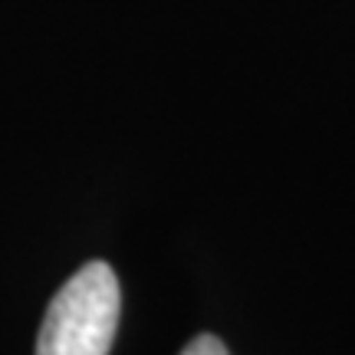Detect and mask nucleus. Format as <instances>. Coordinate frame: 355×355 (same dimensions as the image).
Masks as SVG:
<instances>
[{"label": "nucleus", "instance_id": "f257e3e1", "mask_svg": "<svg viewBox=\"0 0 355 355\" xmlns=\"http://www.w3.org/2000/svg\"><path fill=\"white\" fill-rule=\"evenodd\" d=\"M119 309L122 293L112 266L102 260L79 266L46 306L37 355H109Z\"/></svg>", "mask_w": 355, "mask_h": 355}, {"label": "nucleus", "instance_id": "f03ea898", "mask_svg": "<svg viewBox=\"0 0 355 355\" xmlns=\"http://www.w3.org/2000/svg\"><path fill=\"white\" fill-rule=\"evenodd\" d=\"M181 355H227V345L220 343L217 336H198Z\"/></svg>", "mask_w": 355, "mask_h": 355}]
</instances>
